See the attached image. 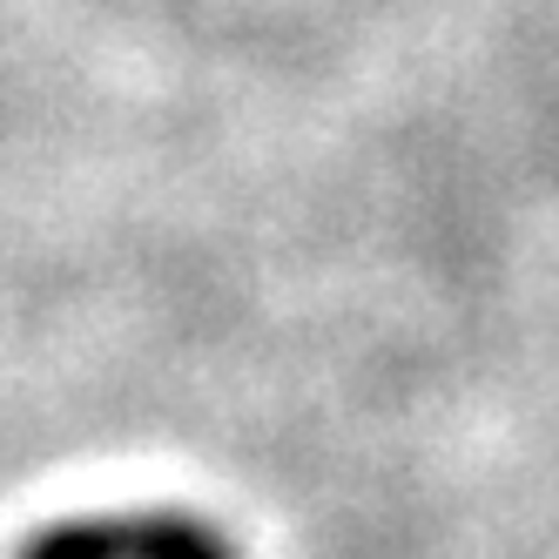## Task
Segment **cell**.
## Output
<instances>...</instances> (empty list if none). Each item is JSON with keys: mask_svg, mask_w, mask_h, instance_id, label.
Masks as SVG:
<instances>
[{"mask_svg": "<svg viewBox=\"0 0 559 559\" xmlns=\"http://www.w3.org/2000/svg\"><path fill=\"white\" fill-rule=\"evenodd\" d=\"M155 559H236L229 539L216 526H203V519H189V512H169V526H163V552Z\"/></svg>", "mask_w": 559, "mask_h": 559, "instance_id": "6da1fadb", "label": "cell"}]
</instances>
